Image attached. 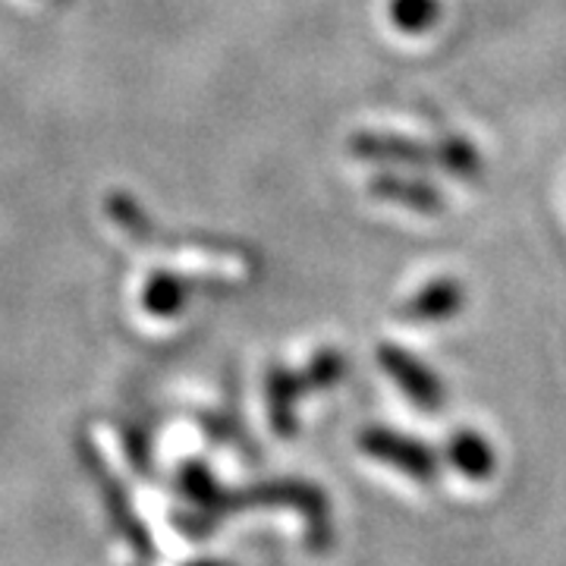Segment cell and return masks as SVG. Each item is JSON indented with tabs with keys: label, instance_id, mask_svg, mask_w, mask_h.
Returning a JSON list of instances; mask_svg holds the SVG:
<instances>
[{
	"label": "cell",
	"instance_id": "52a82bcc",
	"mask_svg": "<svg viewBox=\"0 0 566 566\" xmlns=\"http://www.w3.org/2000/svg\"><path fill=\"white\" fill-rule=\"evenodd\" d=\"M368 196L390 205H403L419 214H438L444 211V196L438 186L419 180V177H403V174H378L368 180Z\"/></svg>",
	"mask_w": 566,
	"mask_h": 566
},
{
	"label": "cell",
	"instance_id": "5bb4252c",
	"mask_svg": "<svg viewBox=\"0 0 566 566\" xmlns=\"http://www.w3.org/2000/svg\"><path fill=\"white\" fill-rule=\"evenodd\" d=\"M123 450L129 457V463L139 469L142 475H148V465H151V441L145 438V431L136 424H123L120 428Z\"/></svg>",
	"mask_w": 566,
	"mask_h": 566
},
{
	"label": "cell",
	"instance_id": "8992f818",
	"mask_svg": "<svg viewBox=\"0 0 566 566\" xmlns=\"http://www.w3.org/2000/svg\"><path fill=\"white\" fill-rule=\"evenodd\" d=\"M303 371H293L286 365H274L264 378V400H268V416H271V428L290 438L296 431V403L305 397Z\"/></svg>",
	"mask_w": 566,
	"mask_h": 566
},
{
	"label": "cell",
	"instance_id": "9c48e42d",
	"mask_svg": "<svg viewBox=\"0 0 566 566\" xmlns=\"http://www.w3.org/2000/svg\"><path fill=\"white\" fill-rule=\"evenodd\" d=\"M192 286L196 283L186 281L180 274H170V271H158L151 274L145 283V293H142V305L155 315V318H174L180 315L189 296H192Z\"/></svg>",
	"mask_w": 566,
	"mask_h": 566
},
{
	"label": "cell",
	"instance_id": "4fadbf2b",
	"mask_svg": "<svg viewBox=\"0 0 566 566\" xmlns=\"http://www.w3.org/2000/svg\"><path fill=\"white\" fill-rule=\"evenodd\" d=\"M346 375L344 353L337 349H322L312 356V363L305 365L303 381L305 390H331L334 385H340Z\"/></svg>",
	"mask_w": 566,
	"mask_h": 566
},
{
	"label": "cell",
	"instance_id": "9a60e30c",
	"mask_svg": "<svg viewBox=\"0 0 566 566\" xmlns=\"http://www.w3.org/2000/svg\"><path fill=\"white\" fill-rule=\"evenodd\" d=\"M189 566H230V564H221V560H196V564Z\"/></svg>",
	"mask_w": 566,
	"mask_h": 566
},
{
	"label": "cell",
	"instance_id": "5b68a950",
	"mask_svg": "<svg viewBox=\"0 0 566 566\" xmlns=\"http://www.w3.org/2000/svg\"><path fill=\"white\" fill-rule=\"evenodd\" d=\"M463 283L457 281V277H434V281L424 283L419 293H412V296L400 305L397 318L406 324H441L450 322V318H457V315L463 312Z\"/></svg>",
	"mask_w": 566,
	"mask_h": 566
},
{
	"label": "cell",
	"instance_id": "3957f363",
	"mask_svg": "<svg viewBox=\"0 0 566 566\" xmlns=\"http://www.w3.org/2000/svg\"><path fill=\"white\" fill-rule=\"evenodd\" d=\"M378 365L385 368L387 378L403 390L412 406L428 409V412L444 406V385H441V378L422 359H416L409 349L397 344H381L378 346Z\"/></svg>",
	"mask_w": 566,
	"mask_h": 566
},
{
	"label": "cell",
	"instance_id": "8fae6325",
	"mask_svg": "<svg viewBox=\"0 0 566 566\" xmlns=\"http://www.w3.org/2000/svg\"><path fill=\"white\" fill-rule=\"evenodd\" d=\"M434 167L457 180H475L482 177V151L463 136H444L434 145Z\"/></svg>",
	"mask_w": 566,
	"mask_h": 566
},
{
	"label": "cell",
	"instance_id": "7a4b0ae2",
	"mask_svg": "<svg viewBox=\"0 0 566 566\" xmlns=\"http://www.w3.org/2000/svg\"><path fill=\"white\" fill-rule=\"evenodd\" d=\"M359 450L371 460L394 465L397 472H403L422 485L438 482V475H441V460L431 447L422 444L419 438L390 431V428H365L359 434Z\"/></svg>",
	"mask_w": 566,
	"mask_h": 566
},
{
	"label": "cell",
	"instance_id": "277c9868",
	"mask_svg": "<svg viewBox=\"0 0 566 566\" xmlns=\"http://www.w3.org/2000/svg\"><path fill=\"white\" fill-rule=\"evenodd\" d=\"M349 155L368 164H400V167H434V145H422L397 133L363 129L349 136Z\"/></svg>",
	"mask_w": 566,
	"mask_h": 566
},
{
	"label": "cell",
	"instance_id": "7c38bea8",
	"mask_svg": "<svg viewBox=\"0 0 566 566\" xmlns=\"http://www.w3.org/2000/svg\"><path fill=\"white\" fill-rule=\"evenodd\" d=\"M387 17L406 35H422L441 20V0H390Z\"/></svg>",
	"mask_w": 566,
	"mask_h": 566
},
{
	"label": "cell",
	"instance_id": "6da1fadb",
	"mask_svg": "<svg viewBox=\"0 0 566 566\" xmlns=\"http://www.w3.org/2000/svg\"><path fill=\"white\" fill-rule=\"evenodd\" d=\"M76 450H80L82 463H85V472L92 475V482L102 491V501L104 510H107L111 526L117 528L123 538H126V545L136 551V557H142V560H155V557H158V547L151 542L148 528L142 526V520L136 516L129 494L123 491V485L117 482V475H114V472L107 469V463H104L98 447L92 444V441H80Z\"/></svg>",
	"mask_w": 566,
	"mask_h": 566
},
{
	"label": "cell",
	"instance_id": "30bf717a",
	"mask_svg": "<svg viewBox=\"0 0 566 566\" xmlns=\"http://www.w3.org/2000/svg\"><path fill=\"white\" fill-rule=\"evenodd\" d=\"M180 488L182 494L199 506L205 516H211L214 523L221 520V501L227 488L218 485V479L208 472V465L199 463V460H189L180 472Z\"/></svg>",
	"mask_w": 566,
	"mask_h": 566
},
{
	"label": "cell",
	"instance_id": "ba28073f",
	"mask_svg": "<svg viewBox=\"0 0 566 566\" xmlns=\"http://www.w3.org/2000/svg\"><path fill=\"white\" fill-rule=\"evenodd\" d=\"M447 463L453 465L457 472H463L465 479H472V482H485L494 475V469H497V457H494V447L488 444L485 434H479V431H457V434H450L447 438Z\"/></svg>",
	"mask_w": 566,
	"mask_h": 566
}]
</instances>
